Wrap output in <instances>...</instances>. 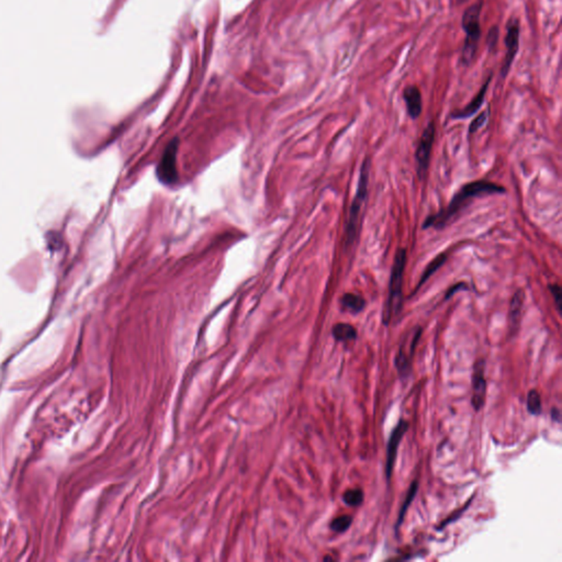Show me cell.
<instances>
[{"instance_id":"cell-9","label":"cell","mask_w":562,"mask_h":562,"mask_svg":"<svg viewBox=\"0 0 562 562\" xmlns=\"http://www.w3.org/2000/svg\"><path fill=\"white\" fill-rule=\"evenodd\" d=\"M408 429V422L401 420V421L399 422L398 425H396L392 434H391L388 447H387L386 474L388 479H390L391 474H392V471H394L396 455H398L399 445L401 443L402 439H403Z\"/></svg>"},{"instance_id":"cell-18","label":"cell","mask_w":562,"mask_h":562,"mask_svg":"<svg viewBox=\"0 0 562 562\" xmlns=\"http://www.w3.org/2000/svg\"><path fill=\"white\" fill-rule=\"evenodd\" d=\"M417 488H419V484H417V482H412L411 487H410L408 493H406L404 504L402 505L401 511H400V515H399V521L398 524H396V528H399V526H400V525L402 524V522H403V518L404 516H406V511H408V507L411 505L412 501H413L414 497H415L416 492H417Z\"/></svg>"},{"instance_id":"cell-20","label":"cell","mask_w":562,"mask_h":562,"mask_svg":"<svg viewBox=\"0 0 562 562\" xmlns=\"http://www.w3.org/2000/svg\"><path fill=\"white\" fill-rule=\"evenodd\" d=\"M352 523H353L352 516L344 515L334 519L333 522L330 523V528L336 533H344L351 527Z\"/></svg>"},{"instance_id":"cell-7","label":"cell","mask_w":562,"mask_h":562,"mask_svg":"<svg viewBox=\"0 0 562 562\" xmlns=\"http://www.w3.org/2000/svg\"><path fill=\"white\" fill-rule=\"evenodd\" d=\"M434 140H435V124L434 122H429V126L425 128L422 134L419 147L416 149V159H417V165H419L420 177H423V175L429 169Z\"/></svg>"},{"instance_id":"cell-13","label":"cell","mask_w":562,"mask_h":562,"mask_svg":"<svg viewBox=\"0 0 562 562\" xmlns=\"http://www.w3.org/2000/svg\"><path fill=\"white\" fill-rule=\"evenodd\" d=\"M525 293L522 289H519L513 295L512 300L509 303V323H511V328L513 330H516L518 326L519 320H521V314H522L523 305H524Z\"/></svg>"},{"instance_id":"cell-26","label":"cell","mask_w":562,"mask_h":562,"mask_svg":"<svg viewBox=\"0 0 562 562\" xmlns=\"http://www.w3.org/2000/svg\"><path fill=\"white\" fill-rule=\"evenodd\" d=\"M464 1H466V0H457V4H458V5H462Z\"/></svg>"},{"instance_id":"cell-12","label":"cell","mask_w":562,"mask_h":562,"mask_svg":"<svg viewBox=\"0 0 562 562\" xmlns=\"http://www.w3.org/2000/svg\"><path fill=\"white\" fill-rule=\"evenodd\" d=\"M403 98L408 116L412 119L419 118L422 114V95L420 89L416 86H408L403 91Z\"/></svg>"},{"instance_id":"cell-3","label":"cell","mask_w":562,"mask_h":562,"mask_svg":"<svg viewBox=\"0 0 562 562\" xmlns=\"http://www.w3.org/2000/svg\"><path fill=\"white\" fill-rule=\"evenodd\" d=\"M482 0L472 4L467 8L462 15V29L466 32L464 48H462V60L464 65H470L474 62L476 50L479 46L481 38V27H480V15L482 11Z\"/></svg>"},{"instance_id":"cell-5","label":"cell","mask_w":562,"mask_h":562,"mask_svg":"<svg viewBox=\"0 0 562 562\" xmlns=\"http://www.w3.org/2000/svg\"><path fill=\"white\" fill-rule=\"evenodd\" d=\"M177 149H178V139H174L172 142H169L157 166V177L159 182L164 185H174L178 180L176 168Z\"/></svg>"},{"instance_id":"cell-21","label":"cell","mask_w":562,"mask_h":562,"mask_svg":"<svg viewBox=\"0 0 562 562\" xmlns=\"http://www.w3.org/2000/svg\"><path fill=\"white\" fill-rule=\"evenodd\" d=\"M490 110L488 109L487 112H482L481 114L476 116L474 119V121L471 122L469 126V133H476L480 128L486 124V122L488 121V119H489Z\"/></svg>"},{"instance_id":"cell-16","label":"cell","mask_w":562,"mask_h":562,"mask_svg":"<svg viewBox=\"0 0 562 562\" xmlns=\"http://www.w3.org/2000/svg\"><path fill=\"white\" fill-rule=\"evenodd\" d=\"M447 260V255L446 254H441L439 256H437L433 262L427 266V269L425 272H423V275H422L421 280H420V283H417V287H416V290L420 289L422 287V285L427 283V280L429 279L431 276H433L441 266L444 265L445 262Z\"/></svg>"},{"instance_id":"cell-17","label":"cell","mask_w":562,"mask_h":562,"mask_svg":"<svg viewBox=\"0 0 562 562\" xmlns=\"http://www.w3.org/2000/svg\"><path fill=\"white\" fill-rule=\"evenodd\" d=\"M527 410L533 415H540L542 413V399L538 391L530 390L527 396Z\"/></svg>"},{"instance_id":"cell-8","label":"cell","mask_w":562,"mask_h":562,"mask_svg":"<svg viewBox=\"0 0 562 562\" xmlns=\"http://www.w3.org/2000/svg\"><path fill=\"white\" fill-rule=\"evenodd\" d=\"M484 361L480 359L474 366V373H472V394L471 404L476 411H480L483 408L486 402V394H487V382L484 378Z\"/></svg>"},{"instance_id":"cell-14","label":"cell","mask_w":562,"mask_h":562,"mask_svg":"<svg viewBox=\"0 0 562 562\" xmlns=\"http://www.w3.org/2000/svg\"><path fill=\"white\" fill-rule=\"evenodd\" d=\"M340 305L343 310L357 314L365 309L366 300L361 295L355 293H346L340 299Z\"/></svg>"},{"instance_id":"cell-19","label":"cell","mask_w":562,"mask_h":562,"mask_svg":"<svg viewBox=\"0 0 562 562\" xmlns=\"http://www.w3.org/2000/svg\"><path fill=\"white\" fill-rule=\"evenodd\" d=\"M343 500L349 507H359L363 501V492L359 489L348 490L343 495Z\"/></svg>"},{"instance_id":"cell-4","label":"cell","mask_w":562,"mask_h":562,"mask_svg":"<svg viewBox=\"0 0 562 562\" xmlns=\"http://www.w3.org/2000/svg\"><path fill=\"white\" fill-rule=\"evenodd\" d=\"M369 169H370V163L368 159H365L361 165L357 192H356L355 198L351 206V212H349V220H348L347 229H346V245L353 244L355 242L356 236L359 234V215H361L363 202L368 194Z\"/></svg>"},{"instance_id":"cell-23","label":"cell","mask_w":562,"mask_h":562,"mask_svg":"<svg viewBox=\"0 0 562 562\" xmlns=\"http://www.w3.org/2000/svg\"><path fill=\"white\" fill-rule=\"evenodd\" d=\"M497 41H499V29L495 27L489 31V34H488L487 44L490 51L495 50Z\"/></svg>"},{"instance_id":"cell-25","label":"cell","mask_w":562,"mask_h":562,"mask_svg":"<svg viewBox=\"0 0 562 562\" xmlns=\"http://www.w3.org/2000/svg\"><path fill=\"white\" fill-rule=\"evenodd\" d=\"M551 417L554 421L557 422V423H560V421H561V415H560V411L558 410V408H552Z\"/></svg>"},{"instance_id":"cell-1","label":"cell","mask_w":562,"mask_h":562,"mask_svg":"<svg viewBox=\"0 0 562 562\" xmlns=\"http://www.w3.org/2000/svg\"><path fill=\"white\" fill-rule=\"evenodd\" d=\"M505 189L500 185L487 180H478L469 182L460 188L451 199L446 209L441 210L436 215H429L423 225V229H443L462 211L467 204L476 197H483L489 194H504Z\"/></svg>"},{"instance_id":"cell-24","label":"cell","mask_w":562,"mask_h":562,"mask_svg":"<svg viewBox=\"0 0 562 562\" xmlns=\"http://www.w3.org/2000/svg\"><path fill=\"white\" fill-rule=\"evenodd\" d=\"M462 289H467V286L464 283H459V285L454 286V287H451L448 291H447L446 299L450 297L451 295H455L456 291L462 290Z\"/></svg>"},{"instance_id":"cell-22","label":"cell","mask_w":562,"mask_h":562,"mask_svg":"<svg viewBox=\"0 0 562 562\" xmlns=\"http://www.w3.org/2000/svg\"><path fill=\"white\" fill-rule=\"evenodd\" d=\"M549 290L551 293L552 297L555 299L556 305H557V309L559 312H561V297H562V290L561 287H560L558 283H555V285H549Z\"/></svg>"},{"instance_id":"cell-15","label":"cell","mask_w":562,"mask_h":562,"mask_svg":"<svg viewBox=\"0 0 562 562\" xmlns=\"http://www.w3.org/2000/svg\"><path fill=\"white\" fill-rule=\"evenodd\" d=\"M334 338L338 342H352L357 337V330L351 324L338 323L332 330Z\"/></svg>"},{"instance_id":"cell-11","label":"cell","mask_w":562,"mask_h":562,"mask_svg":"<svg viewBox=\"0 0 562 562\" xmlns=\"http://www.w3.org/2000/svg\"><path fill=\"white\" fill-rule=\"evenodd\" d=\"M490 83H491V77H489L487 81L484 83L483 86L481 87L478 95L472 99L471 102H470L468 106L464 107V109H462V110H458V112H455L454 114H451V118L466 119L474 116V114L481 108L482 105H483L484 98H486V95H487L488 87H489Z\"/></svg>"},{"instance_id":"cell-6","label":"cell","mask_w":562,"mask_h":562,"mask_svg":"<svg viewBox=\"0 0 562 562\" xmlns=\"http://www.w3.org/2000/svg\"><path fill=\"white\" fill-rule=\"evenodd\" d=\"M519 33H521L519 21L517 19H511L507 22V34H505L504 42L507 54H505L504 62L501 68V74L503 77H507L509 74V68L512 66L517 51H518Z\"/></svg>"},{"instance_id":"cell-2","label":"cell","mask_w":562,"mask_h":562,"mask_svg":"<svg viewBox=\"0 0 562 562\" xmlns=\"http://www.w3.org/2000/svg\"><path fill=\"white\" fill-rule=\"evenodd\" d=\"M406 265V250L400 248L394 256V266L391 270L390 289L388 301L383 310V324L388 326L391 319L398 315L402 310V286H403L404 272Z\"/></svg>"},{"instance_id":"cell-10","label":"cell","mask_w":562,"mask_h":562,"mask_svg":"<svg viewBox=\"0 0 562 562\" xmlns=\"http://www.w3.org/2000/svg\"><path fill=\"white\" fill-rule=\"evenodd\" d=\"M421 328H416L415 330L413 332V337H412L411 345H410V351H408V353L406 352V345L404 344V345H402L401 349H400V353L396 356V368H398L399 373H400L401 376H406V375L411 371L410 368H411L412 356H413L414 349H415L417 342H419L420 337H421Z\"/></svg>"}]
</instances>
